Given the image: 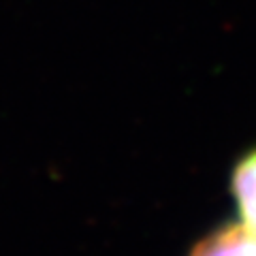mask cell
I'll return each mask as SVG.
<instances>
[{
  "instance_id": "obj_1",
  "label": "cell",
  "mask_w": 256,
  "mask_h": 256,
  "mask_svg": "<svg viewBox=\"0 0 256 256\" xmlns=\"http://www.w3.org/2000/svg\"><path fill=\"white\" fill-rule=\"evenodd\" d=\"M190 256H256V230L244 222L220 226L192 248Z\"/></svg>"
},
{
  "instance_id": "obj_2",
  "label": "cell",
  "mask_w": 256,
  "mask_h": 256,
  "mask_svg": "<svg viewBox=\"0 0 256 256\" xmlns=\"http://www.w3.org/2000/svg\"><path fill=\"white\" fill-rule=\"evenodd\" d=\"M230 192L242 222L256 230V148L237 160L230 175Z\"/></svg>"
}]
</instances>
